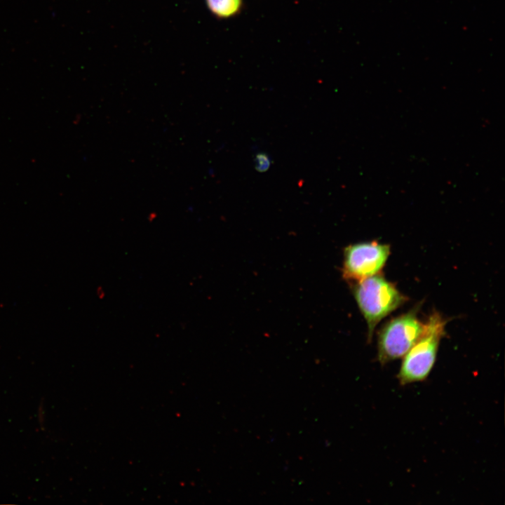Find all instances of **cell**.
<instances>
[{
    "mask_svg": "<svg viewBox=\"0 0 505 505\" xmlns=\"http://www.w3.org/2000/svg\"><path fill=\"white\" fill-rule=\"evenodd\" d=\"M349 284L368 325V342L377 324L409 299L381 273Z\"/></svg>",
    "mask_w": 505,
    "mask_h": 505,
    "instance_id": "1",
    "label": "cell"
},
{
    "mask_svg": "<svg viewBox=\"0 0 505 505\" xmlns=\"http://www.w3.org/2000/svg\"><path fill=\"white\" fill-rule=\"evenodd\" d=\"M447 323V319L435 310L429 316L422 335L403 356L398 375L401 384L421 382L429 376L435 364Z\"/></svg>",
    "mask_w": 505,
    "mask_h": 505,
    "instance_id": "2",
    "label": "cell"
},
{
    "mask_svg": "<svg viewBox=\"0 0 505 505\" xmlns=\"http://www.w3.org/2000/svg\"><path fill=\"white\" fill-rule=\"evenodd\" d=\"M420 304L386 321L377 335V358L382 365L403 357L422 335L425 322L418 316Z\"/></svg>",
    "mask_w": 505,
    "mask_h": 505,
    "instance_id": "3",
    "label": "cell"
},
{
    "mask_svg": "<svg viewBox=\"0 0 505 505\" xmlns=\"http://www.w3.org/2000/svg\"><path fill=\"white\" fill-rule=\"evenodd\" d=\"M390 252L389 244L376 241L346 246L342 267L343 279L351 283L381 273Z\"/></svg>",
    "mask_w": 505,
    "mask_h": 505,
    "instance_id": "4",
    "label": "cell"
},
{
    "mask_svg": "<svg viewBox=\"0 0 505 505\" xmlns=\"http://www.w3.org/2000/svg\"><path fill=\"white\" fill-rule=\"evenodd\" d=\"M208 10L218 18H229L240 13L243 0H206Z\"/></svg>",
    "mask_w": 505,
    "mask_h": 505,
    "instance_id": "5",
    "label": "cell"
},
{
    "mask_svg": "<svg viewBox=\"0 0 505 505\" xmlns=\"http://www.w3.org/2000/svg\"><path fill=\"white\" fill-rule=\"evenodd\" d=\"M255 169L260 173L267 171L270 167V160L265 153H259L255 156Z\"/></svg>",
    "mask_w": 505,
    "mask_h": 505,
    "instance_id": "6",
    "label": "cell"
}]
</instances>
